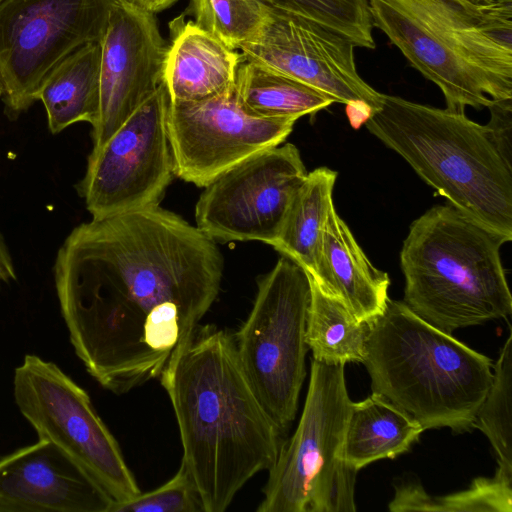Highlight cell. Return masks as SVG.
Listing matches in <instances>:
<instances>
[{
    "mask_svg": "<svg viewBox=\"0 0 512 512\" xmlns=\"http://www.w3.org/2000/svg\"><path fill=\"white\" fill-rule=\"evenodd\" d=\"M310 277L360 322L381 315L389 299L388 274L373 266L335 206L327 216Z\"/></svg>",
    "mask_w": 512,
    "mask_h": 512,
    "instance_id": "cell-17",
    "label": "cell"
},
{
    "mask_svg": "<svg viewBox=\"0 0 512 512\" xmlns=\"http://www.w3.org/2000/svg\"><path fill=\"white\" fill-rule=\"evenodd\" d=\"M109 512H205L203 503L185 464L165 484L122 502H115Z\"/></svg>",
    "mask_w": 512,
    "mask_h": 512,
    "instance_id": "cell-28",
    "label": "cell"
},
{
    "mask_svg": "<svg viewBox=\"0 0 512 512\" xmlns=\"http://www.w3.org/2000/svg\"><path fill=\"white\" fill-rule=\"evenodd\" d=\"M54 281L75 354L106 390L159 378L193 337L221 285L216 242L159 205L75 227Z\"/></svg>",
    "mask_w": 512,
    "mask_h": 512,
    "instance_id": "cell-1",
    "label": "cell"
},
{
    "mask_svg": "<svg viewBox=\"0 0 512 512\" xmlns=\"http://www.w3.org/2000/svg\"><path fill=\"white\" fill-rule=\"evenodd\" d=\"M153 14L167 9L177 0H126Z\"/></svg>",
    "mask_w": 512,
    "mask_h": 512,
    "instance_id": "cell-31",
    "label": "cell"
},
{
    "mask_svg": "<svg viewBox=\"0 0 512 512\" xmlns=\"http://www.w3.org/2000/svg\"><path fill=\"white\" fill-rule=\"evenodd\" d=\"M310 297L307 271L282 256L258 281L253 307L233 334L244 375L282 433L295 419L306 376Z\"/></svg>",
    "mask_w": 512,
    "mask_h": 512,
    "instance_id": "cell-8",
    "label": "cell"
},
{
    "mask_svg": "<svg viewBox=\"0 0 512 512\" xmlns=\"http://www.w3.org/2000/svg\"><path fill=\"white\" fill-rule=\"evenodd\" d=\"M100 45V100L92 150L100 148L163 82L167 52L154 14L126 0H116Z\"/></svg>",
    "mask_w": 512,
    "mask_h": 512,
    "instance_id": "cell-15",
    "label": "cell"
},
{
    "mask_svg": "<svg viewBox=\"0 0 512 512\" xmlns=\"http://www.w3.org/2000/svg\"><path fill=\"white\" fill-rule=\"evenodd\" d=\"M470 3L477 4V5H485L491 3L493 0H466Z\"/></svg>",
    "mask_w": 512,
    "mask_h": 512,
    "instance_id": "cell-32",
    "label": "cell"
},
{
    "mask_svg": "<svg viewBox=\"0 0 512 512\" xmlns=\"http://www.w3.org/2000/svg\"><path fill=\"white\" fill-rule=\"evenodd\" d=\"M187 8L196 25L235 50L259 34L268 12L262 0H190Z\"/></svg>",
    "mask_w": 512,
    "mask_h": 512,
    "instance_id": "cell-26",
    "label": "cell"
},
{
    "mask_svg": "<svg viewBox=\"0 0 512 512\" xmlns=\"http://www.w3.org/2000/svg\"><path fill=\"white\" fill-rule=\"evenodd\" d=\"M512 333L500 351L488 393L479 407L473 428L481 430L490 441L498 472L512 477Z\"/></svg>",
    "mask_w": 512,
    "mask_h": 512,
    "instance_id": "cell-25",
    "label": "cell"
},
{
    "mask_svg": "<svg viewBox=\"0 0 512 512\" xmlns=\"http://www.w3.org/2000/svg\"><path fill=\"white\" fill-rule=\"evenodd\" d=\"M159 379L204 511L223 512L253 476L274 465L284 433L246 379L227 330L199 325Z\"/></svg>",
    "mask_w": 512,
    "mask_h": 512,
    "instance_id": "cell-2",
    "label": "cell"
},
{
    "mask_svg": "<svg viewBox=\"0 0 512 512\" xmlns=\"http://www.w3.org/2000/svg\"><path fill=\"white\" fill-rule=\"evenodd\" d=\"M16 279L15 268L7 247V244L0 232V283H9Z\"/></svg>",
    "mask_w": 512,
    "mask_h": 512,
    "instance_id": "cell-30",
    "label": "cell"
},
{
    "mask_svg": "<svg viewBox=\"0 0 512 512\" xmlns=\"http://www.w3.org/2000/svg\"><path fill=\"white\" fill-rule=\"evenodd\" d=\"M390 511L511 512L512 477L498 471L493 477H479L465 490L445 496H431L418 480H401L395 486Z\"/></svg>",
    "mask_w": 512,
    "mask_h": 512,
    "instance_id": "cell-24",
    "label": "cell"
},
{
    "mask_svg": "<svg viewBox=\"0 0 512 512\" xmlns=\"http://www.w3.org/2000/svg\"><path fill=\"white\" fill-rule=\"evenodd\" d=\"M266 5L315 21L356 47L375 48L367 0H262Z\"/></svg>",
    "mask_w": 512,
    "mask_h": 512,
    "instance_id": "cell-27",
    "label": "cell"
},
{
    "mask_svg": "<svg viewBox=\"0 0 512 512\" xmlns=\"http://www.w3.org/2000/svg\"><path fill=\"white\" fill-rule=\"evenodd\" d=\"M310 284L305 340L313 359L328 364L362 363L369 324L323 293L311 277Z\"/></svg>",
    "mask_w": 512,
    "mask_h": 512,
    "instance_id": "cell-23",
    "label": "cell"
},
{
    "mask_svg": "<svg viewBox=\"0 0 512 512\" xmlns=\"http://www.w3.org/2000/svg\"><path fill=\"white\" fill-rule=\"evenodd\" d=\"M423 431L416 419L372 392L351 404L344 440L345 461L358 472L374 461L395 458L408 451Z\"/></svg>",
    "mask_w": 512,
    "mask_h": 512,
    "instance_id": "cell-19",
    "label": "cell"
},
{
    "mask_svg": "<svg viewBox=\"0 0 512 512\" xmlns=\"http://www.w3.org/2000/svg\"><path fill=\"white\" fill-rule=\"evenodd\" d=\"M113 502L46 438L0 458V512H109Z\"/></svg>",
    "mask_w": 512,
    "mask_h": 512,
    "instance_id": "cell-16",
    "label": "cell"
},
{
    "mask_svg": "<svg viewBox=\"0 0 512 512\" xmlns=\"http://www.w3.org/2000/svg\"><path fill=\"white\" fill-rule=\"evenodd\" d=\"M169 105L162 82L100 148L91 151L76 189L92 218L159 205L175 175Z\"/></svg>",
    "mask_w": 512,
    "mask_h": 512,
    "instance_id": "cell-11",
    "label": "cell"
},
{
    "mask_svg": "<svg viewBox=\"0 0 512 512\" xmlns=\"http://www.w3.org/2000/svg\"><path fill=\"white\" fill-rule=\"evenodd\" d=\"M307 174L291 143L258 152L204 187L195 206L196 227L215 242L270 245Z\"/></svg>",
    "mask_w": 512,
    "mask_h": 512,
    "instance_id": "cell-12",
    "label": "cell"
},
{
    "mask_svg": "<svg viewBox=\"0 0 512 512\" xmlns=\"http://www.w3.org/2000/svg\"><path fill=\"white\" fill-rule=\"evenodd\" d=\"M336 179L337 172L327 167L308 172L270 244L310 275L315 270L327 216L334 207L332 195Z\"/></svg>",
    "mask_w": 512,
    "mask_h": 512,
    "instance_id": "cell-21",
    "label": "cell"
},
{
    "mask_svg": "<svg viewBox=\"0 0 512 512\" xmlns=\"http://www.w3.org/2000/svg\"><path fill=\"white\" fill-rule=\"evenodd\" d=\"M296 121L250 115L235 90L194 102L170 100L167 127L175 175L205 187L250 156L280 145Z\"/></svg>",
    "mask_w": 512,
    "mask_h": 512,
    "instance_id": "cell-13",
    "label": "cell"
},
{
    "mask_svg": "<svg viewBox=\"0 0 512 512\" xmlns=\"http://www.w3.org/2000/svg\"><path fill=\"white\" fill-rule=\"evenodd\" d=\"M15 403L37 432L73 458L113 499L141 493L121 448L90 396L58 365L27 354L15 368Z\"/></svg>",
    "mask_w": 512,
    "mask_h": 512,
    "instance_id": "cell-10",
    "label": "cell"
},
{
    "mask_svg": "<svg viewBox=\"0 0 512 512\" xmlns=\"http://www.w3.org/2000/svg\"><path fill=\"white\" fill-rule=\"evenodd\" d=\"M488 109V134L501 157L512 167V99L493 102Z\"/></svg>",
    "mask_w": 512,
    "mask_h": 512,
    "instance_id": "cell-29",
    "label": "cell"
},
{
    "mask_svg": "<svg viewBox=\"0 0 512 512\" xmlns=\"http://www.w3.org/2000/svg\"><path fill=\"white\" fill-rule=\"evenodd\" d=\"M344 366L312 358L301 418L268 470L257 512L356 511L357 471L344 456L352 404Z\"/></svg>",
    "mask_w": 512,
    "mask_h": 512,
    "instance_id": "cell-7",
    "label": "cell"
},
{
    "mask_svg": "<svg viewBox=\"0 0 512 512\" xmlns=\"http://www.w3.org/2000/svg\"><path fill=\"white\" fill-rule=\"evenodd\" d=\"M511 240L447 203L410 225L400 251L403 302L447 332L512 312L500 248Z\"/></svg>",
    "mask_w": 512,
    "mask_h": 512,
    "instance_id": "cell-5",
    "label": "cell"
},
{
    "mask_svg": "<svg viewBox=\"0 0 512 512\" xmlns=\"http://www.w3.org/2000/svg\"><path fill=\"white\" fill-rule=\"evenodd\" d=\"M365 125L448 203L512 240V167L485 125L386 94Z\"/></svg>",
    "mask_w": 512,
    "mask_h": 512,
    "instance_id": "cell-6",
    "label": "cell"
},
{
    "mask_svg": "<svg viewBox=\"0 0 512 512\" xmlns=\"http://www.w3.org/2000/svg\"><path fill=\"white\" fill-rule=\"evenodd\" d=\"M362 363L371 389L416 419L424 431L473 428L493 380L492 361L388 299L372 320Z\"/></svg>",
    "mask_w": 512,
    "mask_h": 512,
    "instance_id": "cell-4",
    "label": "cell"
},
{
    "mask_svg": "<svg viewBox=\"0 0 512 512\" xmlns=\"http://www.w3.org/2000/svg\"><path fill=\"white\" fill-rule=\"evenodd\" d=\"M100 42L86 44L66 57L46 78L39 93L48 128L58 134L77 122L96 123L99 113Z\"/></svg>",
    "mask_w": 512,
    "mask_h": 512,
    "instance_id": "cell-20",
    "label": "cell"
},
{
    "mask_svg": "<svg viewBox=\"0 0 512 512\" xmlns=\"http://www.w3.org/2000/svg\"><path fill=\"white\" fill-rule=\"evenodd\" d=\"M345 36L315 21L268 6L259 34L238 50L243 59L260 63L347 105L364 103L372 112L383 94L358 74L354 48Z\"/></svg>",
    "mask_w": 512,
    "mask_h": 512,
    "instance_id": "cell-14",
    "label": "cell"
},
{
    "mask_svg": "<svg viewBox=\"0 0 512 512\" xmlns=\"http://www.w3.org/2000/svg\"><path fill=\"white\" fill-rule=\"evenodd\" d=\"M234 90L243 110L266 119L298 120L335 102L330 96L293 77L245 59L239 64Z\"/></svg>",
    "mask_w": 512,
    "mask_h": 512,
    "instance_id": "cell-22",
    "label": "cell"
},
{
    "mask_svg": "<svg viewBox=\"0 0 512 512\" xmlns=\"http://www.w3.org/2000/svg\"><path fill=\"white\" fill-rule=\"evenodd\" d=\"M372 25L443 93L446 109L512 99V0H367Z\"/></svg>",
    "mask_w": 512,
    "mask_h": 512,
    "instance_id": "cell-3",
    "label": "cell"
},
{
    "mask_svg": "<svg viewBox=\"0 0 512 512\" xmlns=\"http://www.w3.org/2000/svg\"><path fill=\"white\" fill-rule=\"evenodd\" d=\"M116 0H0V99L16 120L49 74L80 47L100 42Z\"/></svg>",
    "mask_w": 512,
    "mask_h": 512,
    "instance_id": "cell-9",
    "label": "cell"
},
{
    "mask_svg": "<svg viewBox=\"0 0 512 512\" xmlns=\"http://www.w3.org/2000/svg\"><path fill=\"white\" fill-rule=\"evenodd\" d=\"M169 28L163 83L172 102L200 101L234 90L243 59L238 50L184 15L172 20Z\"/></svg>",
    "mask_w": 512,
    "mask_h": 512,
    "instance_id": "cell-18",
    "label": "cell"
}]
</instances>
